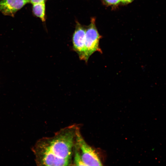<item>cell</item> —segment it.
<instances>
[{
  "instance_id": "obj_1",
  "label": "cell",
  "mask_w": 166,
  "mask_h": 166,
  "mask_svg": "<svg viewBox=\"0 0 166 166\" xmlns=\"http://www.w3.org/2000/svg\"><path fill=\"white\" fill-rule=\"evenodd\" d=\"M79 127L71 125L62 128L51 137H44L32 148L35 161L39 166L71 165L76 132Z\"/></svg>"
},
{
  "instance_id": "obj_2",
  "label": "cell",
  "mask_w": 166,
  "mask_h": 166,
  "mask_svg": "<svg viewBox=\"0 0 166 166\" xmlns=\"http://www.w3.org/2000/svg\"><path fill=\"white\" fill-rule=\"evenodd\" d=\"M75 144L79 149L82 161L85 166L102 165L97 154L83 138L79 128L77 130Z\"/></svg>"
},
{
  "instance_id": "obj_3",
  "label": "cell",
  "mask_w": 166,
  "mask_h": 166,
  "mask_svg": "<svg viewBox=\"0 0 166 166\" xmlns=\"http://www.w3.org/2000/svg\"><path fill=\"white\" fill-rule=\"evenodd\" d=\"M100 38L95 26V19L93 18L90 24L85 29L84 59L85 62H87L89 57L94 52L102 53L99 46Z\"/></svg>"
},
{
  "instance_id": "obj_4",
  "label": "cell",
  "mask_w": 166,
  "mask_h": 166,
  "mask_svg": "<svg viewBox=\"0 0 166 166\" xmlns=\"http://www.w3.org/2000/svg\"><path fill=\"white\" fill-rule=\"evenodd\" d=\"M85 29L79 22L76 24L72 37L73 48L78 54L79 58L84 59Z\"/></svg>"
},
{
  "instance_id": "obj_5",
  "label": "cell",
  "mask_w": 166,
  "mask_h": 166,
  "mask_svg": "<svg viewBox=\"0 0 166 166\" xmlns=\"http://www.w3.org/2000/svg\"><path fill=\"white\" fill-rule=\"evenodd\" d=\"M30 0H0V11L4 15L13 17Z\"/></svg>"
},
{
  "instance_id": "obj_6",
  "label": "cell",
  "mask_w": 166,
  "mask_h": 166,
  "mask_svg": "<svg viewBox=\"0 0 166 166\" xmlns=\"http://www.w3.org/2000/svg\"><path fill=\"white\" fill-rule=\"evenodd\" d=\"M45 2L33 4L32 11L34 14L43 22L45 20Z\"/></svg>"
},
{
  "instance_id": "obj_7",
  "label": "cell",
  "mask_w": 166,
  "mask_h": 166,
  "mask_svg": "<svg viewBox=\"0 0 166 166\" xmlns=\"http://www.w3.org/2000/svg\"><path fill=\"white\" fill-rule=\"evenodd\" d=\"M73 150L74 151V165L85 166L82 161L79 149L75 143Z\"/></svg>"
},
{
  "instance_id": "obj_8",
  "label": "cell",
  "mask_w": 166,
  "mask_h": 166,
  "mask_svg": "<svg viewBox=\"0 0 166 166\" xmlns=\"http://www.w3.org/2000/svg\"><path fill=\"white\" fill-rule=\"evenodd\" d=\"M106 3L111 5H115L120 2V0H104Z\"/></svg>"
},
{
  "instance_id": "obj_9",
  "label": "cell",
  "mask_w": 166,
  "mask_h": 166,
  "mask_svg": "<svg viewBox=\"0 0 166 166\" xmlns=\"http://www.w3.org/2000/svg\"><path fill=\"white\" fill-rule=\"evenodd\" d=\"M46 0H30V2L32 4H34L36 3L45 2Z\"/></svg>"
},
{
  "instance_id": "obj_10",
  "label": "cell",
  "mask_w": 166,
  "mask_h": 166,
  "mask_svg": "<svg viewBox=\"0 0 166 166\" xmlns=\"http://www.w3.org/2000/svg\"><path fill=\"white\" fill-rule=\"evenodd\" d=\"M133 0H120V2L124 3H128L131 2Z\"/></svg>"
}]
</instances>
